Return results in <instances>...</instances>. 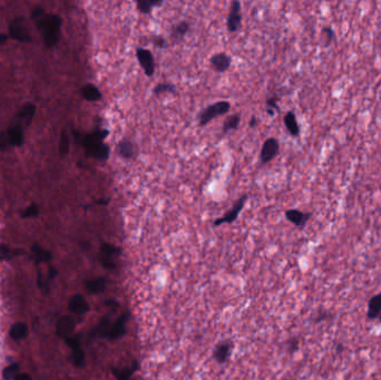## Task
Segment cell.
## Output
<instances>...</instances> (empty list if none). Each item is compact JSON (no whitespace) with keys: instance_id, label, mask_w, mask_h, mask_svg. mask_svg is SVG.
Segmentation results:
<instances>
[{"instance_id":"6da1fadb","label":"cell","mask_w":381,"mask_h":380,"mask_svg":"<svg viewBox=\"0 0 381 380\" xmlns=\"http://www.w3.org/2000/svg\"><path fill=\"white\" fill-rule=\"evenodd\" d=\"M63 19L61 16L52 15V13H44V15L36 20V26L45 45L48 48L55 47L61 39V27Z\"/></svg>"},{"instance_id":"7a4b0ae2","label":"cell","mask_w":381,"mask_h":380,"mask_svg":"<svg viewBox=\"0 0 381 380\" xmlns=\"http://www.w3.org/2000/svg\"><path fill=\"white\" fill-rule=\"evenodd\" d=\"M231 110V104L228 101H220L205 108L198 113V123L201 126H205L214 119L222 115H225Z\"/></svg>"},{"instance_id":"3957f363","label":"cell","mask_w":381,"mask_h":380,"mask_svg":"<svg viewBox=\"0 0 381 380\" xmlns=\"http://www.w3.org/2000/svg\"><path fill=\"white\" fill-rule=\"evenodd\" d=\"M9 37L20 43L33 42L28 26H27L26 18L17 17L10 21V24H9Z\"/></svg>"},{"instance_id":"277c9868","label":"cell","mask_w":381,"mask_h":380,"mask_svg":"<svg viewBox=\"0 0 381 380\" xmlns=\"http://www.w3.org/2000/svg\"><path fill=\"white\" fill-rule=\"evenodd\" d=\"M136 58H137L145 75L152 77L155 73V60H154L152 52L146 48L138 47L136 49Z\"/></svg>"},{"instance_id":"5b68a950","label":"cell","mask_w":381,"mask_h":380,"mask_svg":"<svg viewBox=\"0 0 381 380\" xmlns=\"http://www.w3.org/2000/svg\"><path fill=\"white\" fill-rule=\"evenodd\" d=\"M247 201H248V195H243L242 197H240L239 200L233 204L232 209L226 212V213L222 216V218L216 219L214 221V223H213V225H214V227H220V225H222V224L233 223L234 221L238 219L240 212L243 210L244 204H246Z\"/></svg>"},{"instance_id":"8992f818","label":"cell","mask_w":381,"mask_h":380,"mask_svg":"<svg viewBox=\"0 0 381 380\" xmlns=\"http://www.w3.org/2000/svg\"><path fill=\"white\" fill-rule=\"evenodd\" d=\"M280 152V143L276 138L270 137L265 139V142L263 143L261 153H260V161L262 164H267L270 163L273 158L278 155Z\"/></svg>"},{"instance_id":"52a82bcc","label":"cell","mask_w":381,"mask_h":380,"mask_svg":"<svg viewBox=\"0 0 381 380\" xmlns=\"http://www.w3.org/2000/svg\"><path fill=\"white\" fill-rule=\"evenodd\" d=\"M242 22V12H241V2L233 1L231 4L230 12L226 20V26L230 33H235L240 29Z\"/></svg>"},{"instance_id":"ba28073f","label":"cell","mask_w":381,"mask_h":380,"mask_svg":"<svg viewBox=\"0 0 381 380\" xmlns=\"http://www.w3.org/2000/svg\"><path fill=\"white\" fill-rule=\"evenodd\" d=\"M234 343L231 340H223L217 343L213 351V358L217 364L228 363L231 355H232Z\"/></svg>"},{"instance_id":"9c48e42d","label":"cell","mask_w":381,"mask_h":380,"mask_svg":"<svg viewBox=\"0 0 381 380\" xmlns=\"http://www.w3.org/2000/svg\"><path fill=\"white\" fill-rule=\"evenodd\" d=\"M35 113H36V105L34 103H25L24 105L21 106V108L18 111L17 115H16V123L20 124L22 127H27L31 124L34 117H35Z\"/></svg>"},{"instance_id":"30bf717a","label":"cell","mask_w":381,"mask_h":380,"mask_svg":"<svg viewBox=\"0 0 381 380\" xmlns=\"http://www.w3.org/2000/svg\"><path fill=\"white\" fill-rule=\"evenodd\" d=\"M76 328V320L70 316H64L56 323V333L61 338H69Z\"/></svg>"},{"instance_id":"8fae6325","label":"cell","mask_w":381,"mask_h":380,"mask_svg":"<svg viewBox=\"0 0 381 380\" xmlns=\"http://www.w3.org/2000/svg\"><path fill=\"white\" fill-rule=\"evenodd\" d=\"M7 135L9 143H10L11 147H20L24 145L25 136H24V127L18 123H12L7 128Z\"/></svg>"},{"instance_id":"7c38bea8","label":"cell","mask_w":381,"mask_h":380,"mask_svg":"<svg viewBox=\"0 0 381 380\" xmlns=\"http://www.w3.org/2000/svg\"><path fill=\"white\" fill-rule=\"evenodd\" d=\"M311 216L312 213H310V212H302L297 209L285 211V218H287V220L300 229L306 227L308 221L311 219Z\"/></svg>"},{"instance_id":"4fadbf2b","label":"cell","mask_w":381,"mask_h":380,"mask_svg":"<svg viewBox=\"0 0 381 380\" xmlns=\"http://www.w3.org/2000/svg\"><path fill=\"white\" fill-rule=\"evenodd\" d=\"M211 66L217 73H224L231 67V57L226 53H217L213 55L210 60Z\"/></svg>"},{"instance_id":"5bb4252c","label":"cell","mask_w":381,"mask_h":380,"mask_svg":"<svg viewBox=\"0 0 381 380\" xmlns=\"http://www.w3.org/2000/svg\"><path fill=\"white\" fill-rule=\"evenodd\" d=\"M86 150V154L87 156L96 158V160L99 161H106L108 160L111 154V148L105 143H101V144H96V145L89 146Z\"/></svg>"},{"instance_id":"9a60e30c","label":"cell","mask_w":381,"mask_h":380,"mask_svg":"<svg viewBox=\"0 0 381 380\" xmlns=\"http://www.w3.org/2000/svg\"><path fill=\"white\" fill-rule=\"evenodd\" d=\"M68 309H69L72 314L85 315L86 312L89 311V305L83 296L75 295L70 298L69 302H68Z\"/></svg>"},{"instance_id":"2e32d148","label":"cell","mask_w":381,"mask_h":380,"mask_svg":"<svg viewBox=\"0 0 381 380\" xmlns=\"http://www.w3.org/2000/svg\"><path fill=\"white\" fill-rule=\"evenodd\" d=\"M108 134H110V132H108L107 129H99V130H95L93 133L85 135L83 138V146L85 148H87L89 146L96 145V144L104 143L105 138L108 136Z\"/></svg>"},{"instance_id":"e0dca14e","label":"cell","mask_w":381,"mask_h":380,"mask_svg":"<svg viewBox=\"0 0 381 380\" xmlns=\"http://www.w3.org/2000/svg\"><path fill=\"white\" fill-rule=\"evenodd\" d=\"M381 316V293L374 296L369 300L368 311H367V318L369 320L379 319Z\"/></svg>"},{"instance_id":"ac0fdd59","label":"cell","mask_w":381,"mask_h":380,"mask_svg":"<svg viewBox=\"0 0 381 380\" xmlns=\"http://www.w3.org/2000/svg\"><path fill=\"white\" fill-rule=\"evenodd\" d=\"M80 94L84 99L88 102H98L101 101L103 95L96 86L94 84H86L80 89Z\"/></svg>"},{"instance_id":"d6986e66","label":"cell","mask_w":381,"mask_h":380,"mask_svg":"<svg viewBox=\"0 0 381 380\" xmlns=\"http://www.w3.org/2000/svg\"><path fill=\"white\" fill-rule=\"evenodd\" d=\"M117 153L124 160H131L136 155L135 145L128 139H123L117 144Z\"/></svg>"},{"instance_id":"ffe728a7","label":"cell","mask_w":381,"mask_h":380,"mask_svg":"<svg viewBox=\"0 0 381 380\" xmlns=\"http://www.w3.org/2000/svg\"><path fill=\"white\" fill-rule=\"evenodd\" d=\"M106 286H107L106 279L102 277L89 280V281L85 283L86 290H87V292L90 293V295H98V293L104 292L106 289Z\"/></svg>"},{"instance_id":"44dd1931","label":"cell","mask_w":381,"mask_h":380,"mask_svg":"<svg viewBox=\"0 0 381 380\" xmlns=\"http://www.w3.org/2000/svg\"><path fill=\"white\" fill-rule=\"evenodd\" d=\"M28 332H29L28 325L24 322H17V323H13L10 327V330H9V336H10V338L13 339L15 341H19L28 336Z\"/></svg>"},{"instance_id":"7402d4cb","label":"cell","mask_w":381,"mask_h":380,"mask_svg":"<svg viewBox=\"0 0 381 380\" xmlns=\"http://www.w3.org/2000/svg\"><path fill=\"white\" fill-rule=\"evenodd\" d=\"M283 121L285 127L289 130V133L291 134V136L298 137L299 135H300V126H299L296 114H294L293 112H288L287 114H285Z\"/></svg>"},{"instance_id":"603a6c76","label":"cell","mask_w":381,"mask_h":380,"mask_svg":"<svg viewBox=\"0 0 381 380\" xmlns=\"http://www.w3.org/2000/svg\"><path fill=\"white\" fill-rule=\"evenodd\" d=\"M190 31V24L188 21H180L179 24H176L171 30V39L174 40L175 43L182 42L184 36Z\"/></svg>"},{"instance_id":"cb8c5ba5","label":"cell","mask_w":381,"mask_h":380,"mask_svg":"<svg viewBox=\"0 0 381 380\" xmlns=\"http://www.w3.org/2000/svg\"><path fill=\"white\" fill-rule=\"evenodd\" d=\"M127 320V315H123L122 317H120L119 319H117L116 322L114 323V325H113V328L108 331V338L112 339V340H114V339H117L122 337L125 332V322Z\"/></svg>"},{"instance_id":"d4e9b609","label":"cell","mask_w":381,"mask_h":380,"mask_svg":"<svg viewBox=\"0 0 381 380\" xmlns=\"http://www.w3.org/2000/svg\"><path fill=\"white\" fill-rule=\"evenodd\" d=\"M31 251H33V255L35 259V263L38 264L40 262H48L52 260L53 254L52 252L45 250L42 247H39L37 243H34L31 247Z\"/></svg>"},{"instance_id":"484cf974","label":"cell","mask_w":381,"mask_h":380,"mask_svg":"<svg viewBox=\"0 0 381 380\" xmlns=\"http://www.w3.org/2000/svg\"><path fill=\"white\" fill-rule=\"evenodd\" d=\"M136 4H137L139 12L147 15V13H151L155 7L162 6L163 1L162 0H138Z\"/></svg>"},{"instance_id":"4316f807","label":"cell","mask_w":381,"mask_h":380,"mask_svg":"<svg viewBox=\"0 0 381 380\" xmlns=\"http://www.w3.org/2000/svg\"><path fill=\"white\" fill-rule=\"evenodd\" d=\"M22 250H18V249H10V247L7 244H0V261H8L12 259L13 256L19 255V253H22Z\"/></svg>"},{"instance_id":"83f0119b","label":"cell","mask_w":381,"mask_h":380,"mask_svg":"<svg viewBox=\"0 0 381 380\" xmlns=\"http://www.w3.org/2000/svg\"><path fill=\"white\" fill-rule=\"evenodd\" d=\"M69 145H70V141H69V135H68V132L66 129H63L60 136V145H58V150H60V155L61 157L66 156L68 152H69Z\"/></svg>"},{"instance_id":"f1b7e54d","label":"cell","mask_w":381,"mask_h":380,"mask_svg":"<svg viewBox=\"0 0 381 380\" xmlns=\"http://www.w3.org/2000/svg\"><path fill=\"white\" fill-rule=\"evenodd\" d=\"M122 252L121 248H117L110 243H103L101 246V255L114 259V256L120 255Z\"/></svg>"},{"instance_id":"f546056e","label":"cell","mask_w":381,"mask_h":380,"mask_svg":"<svg viewBox=\"0 0 381 380\" xmlns=\"http://www.w3.org/2000/svg\"><path fill=\"white\" fill-rule=\"evenodd\" d=\"M240 121H241V116L239 114H232L230 115L228 119L225 120L224 125H223V133L226 134L230 130H234L238 129L239 125H240Z\"/></svg>"},{"instance_id":"4dcf8cb0","label":"cell","mask_w":381,"mask_h":380,"mask_svg":"<svg viewBox=\"0 0 381 380\" xmlns=\"http://www.w3.org/2000/svg\"><path fill=\"white\" fill-rule=\"evenodd\" d=\"M19 369H20V366H19V364H17V363H13L11 365L7 366V367L4 368L3 372H2L3 379L4 380H15L18 375H19Z\"/></svg>"},{"instance_id":"1f68e13d","label":"cell","mask_w":381,"mask_h":380,"mask_svg":"<svg viewBox=\"0 0 381 380\" xmlns=\"http://www.w3.org/2000/svg\"><path fill=\"white\" fill-rule=\"evenodd\" d=\"M175 92H176L175 85L171 83H161L156 85L153 89V93L157 95V96H160V95H163V94H167V93L174 94Z\"/></svg>"},{"instance_id":"d6a6232c","label":"cell","mask_w":381,"mask_h":380,"mask_svg":"<svg viewBox=\"0 0 381 380\" xmlns=\"http://www.w3.org/2000/svg\"><path fill=\"white\" fill-rule=\"evenodd\" d=\"M71 360L76 367H81L84 365V359H85V354L84 351L81 350V348H77V349L71 350Z\"/></svg>"},{"instance_id":"836d02e7","label":"cell","mask_w":381,"mask_h":380,"mask_svg":"<svg viewBox=\"0 0 381 380\" xmlns=\"http://www.w3.org/2000/svg\"><path fill=\"white\" fill-rule=\"evenodd\" d=\"M39 214V209L36 204H30L27 209L21 212V218L22 219H31V218H36Z\"/></svg>"},{"instance_id":"e575fe53","label":"cell","mask_w":381,"mask_h":380,"mask_svg":"<svg viewBox=\"0 0 381 380\" xmlns=\"http://www.w3.org/2000/svg\"><path fill=\"white\" fill-rule=\"evenodd\" d=\"M266 112L270 116H273L275 112H279L278 99L275 97H270L266 99Z\"/></svg>"},{"instance_id":"d590c367","label":"cell","mask_w":381,"mask_h":380,"mask_svg":"<svg viewBox=\"0 0 381 380\" xmlns=\"http://www.w3.org/2000/svg\"><path fill=\"white\" fill-rule=\"evenodd\" d=\"M9 147H11V145L9 143L7 132H0V151H7Z\"/></svg>"},{"instance_id":"8d00e7d4","label":"cell","mask_w":381,"mask_h":380,"mask_svg":"<svg viewBox=\"0 0 381 380\" xmlns=\"http://www.w3.org/2000/svg\"><path fill=\"white\" fill-rule=\"evenodd\" d=\"M299 349V339L293 337L287 341V350L289 354H293Z\"/></svg>"},{"instance_id":"74e56055","label":"cell","mask_w":381,"mask_h":380,"mask_svg":"<svg viewBox=\"0 0 381 380\" xmlns=\"http://www.w3.org/2000/svg\"><path fill=\"white\" fill-rule=\"evenodd\" d=\"M99 261H101L102 265L105 269H108V270H114L115 269L116 265H115L114 259H111V257H106V256L101 255V257H99Z\"/></svg>"},{"instance_id":"f35d334b","label":"cell","mask_w":381,"mask_h":380,"mask_svg":"<svg viewBox=\"0 0 381 380\" xmlns=\"http://www.w3.org/2000/svg\"><path fill=\"white\" fill-rule=\"evenodd\" d=\"M322 33H323L325 36V46H329V45L331 44V42L334 39V31L333 29L331 28V27H324L323 29H322Z\"/></svg>"},{"instance_id":"ab89813d","label":"cell","mask_w":381,"mask_h":380,"mask_svg":"<svg viewBox=\"0 0 381 380\" xmlns=\"http://www.w3.org/2000/svg\"><path fill=\"white\" fill-rule=\"evenodd\" d=\"M44 13H45V11H44L43 7L36 6V7L33 9V11H31V19L36 21L37 19H39V18L42 17V16L44 15Z\"/></svg>"},{"instance_id":"60d3db41","label":"cell","mask_w":381,"mask_h":380,"mask_svg":"<svg viewBox=\"0 0 381 380\" xmlns=\"http://www.w3.org/2000/svg\"><path fill=\"white\" fill-rule=\"evenodd\" d=\"M330 317H331V315L329 314V312H326V311H321V312H319V314H318V315L316 316L315 322H316V323L322 322V321L328 320V319L330 318Z\"/></svg>"},{"instance_id":"b9f144b4","label":"cell","mask_w":381,"mask_h":380,"mask_svg":"<svg viewBox=\"0 0 381 380\" xmlns=\"http://www.w3.org/2000/svg\"><path fill=\"white\" fill-rule=\"evenodd\" d=\"M153 42H154V44H155V46H156V47L164 48V47L166 46V45H165V44H166L165 39L163 38V37H160V36H156V37L154 38Z\"/></svg>"},{"instance_id":"7bdbcfd3","label":"cell","mask_w":381,"mask_h":380,"mask_svg":"<svg viewBox=\"0 0 381 380\" xmlns=\"http://www.w3.org/2000/svg\"><path fill=\"white\" fill-rule=\"evenodd\" d=\"M15 380H33V378L28 374H19Z\"/></svg>"},{"instance_id":"ee69618b","label":"cell","mask_w":381,"mask_h":380,"mask_svg":"<svg viewBox=\"0 0 381 380\" xmlns=\"http://www.w3.org/2000/svg\"><path fill=\"white\" fill-rule=\"evenodd\" d=\"M8 38H9V35H7V34H0V45H2V44L6 43L7 40H8Z\"/></svg>"},{"instance_id":"f6af8a7d","label":"cell","mask_w":381,"mask_h":380,"mask_svg":"<svg viewBox=\"0 0 381 380\" xmlns=\"http://www.w3.org/2000/svg\"><path fill=\"white\" fill-rule=\"evenodd\" d=\"M344 349H346V348H344V346L342 345L341 342H339L338 345L335 346V350H337L338 354H341V352H343V351H344Z\"/></svg>"},{"instance_id":"bcb514c9","label":"cell","mask_w":381,"mask_h":380,"mask_svg":"<svg viewBox=\"0 0 381 380\" xmlns=\"http://www.w3.org/2000/svg\"><path fill=\"white\" fill-rule=\"evenodd\" d=\"M108 202H110V198H106V200H104V198H101V200L96 201V203H97V204H99V205H107Z\"/></svg>"},{"instance_id":"7dc6e473","label":"cell","mask_w":381,"mask_h":380,"mask_svg":"<svg viewBox=\"0 0 381 380\" xmlns=\"http://www.w3.org/2000/svg\"><path fill=\"white\" fill-rule=\"evenodd\" d=\"M256 124H257L256 117L255 116H252L251 120H250V126H251V127H255Z\"/></svg>"}]
</instances>
